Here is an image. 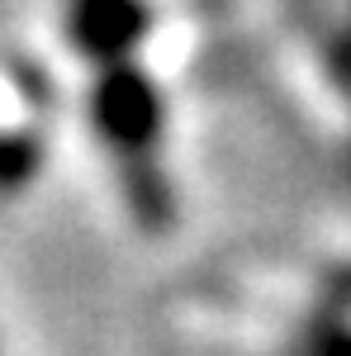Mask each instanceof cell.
Here are the masks:
<instances>
[{"mask_svg":"<svg viewBox=\"0 0 351 356\" xmlns=\"http://www.w3.org/2000/svg\"><path fill=\"white\" fill-rule=\"evenodd\" d=\"M76 38L90 53H114L133 38V5L129 0H76Z\"/></svg>","mask_w":351,"mask_h":356,"instance_id":"cell-1","label":"cell"},{"mask_svg":"<svg viewBox=\"0 0 351 356\" xmlns=\"http://www.w3.org/2000/svg\"><path fill=\"white\" fill-rule=\"evenodd\" d=\"M33 138H0V191H10V186H19L28 176V166H33Z\"/></svg>","mask_w":351,"mask_h":356,"instance_id":"cell-2","label":"cell"}]
</instances>
